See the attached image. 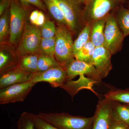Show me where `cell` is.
Listing matches in <instances>:
<instances>
[{"instance_id":"21","label":"cell","mask_w":129,"mask_h":129,"mask_svg":"<svg viewBox=\"0 0 129 129\" xmlns=\"http://www.w3.org/2000/svg\"><path fill=\"white\" fill-rule=\"evenodd\" d=\"M95 48V47L90 40L85 45L74 55L75 58L79 61L91 63L92 56Z\"/></svg>"},{"instance_id":"34","label":"cell","mask_w":129,"mask_h":129,"mask_svg":"<svg viewBox=\"0 0 129 129\" xmlns=\"http://www.w3.org/2000/svg\"><path fill=\"white\" fill-rule=\"evenodd\" d=\"M1 1H4V0H0Z\"/></svg>"},{"instance_id":"20","label":"cell","mask_w":129,"mask_h":129,"mask_svg":"<svg viewBox=\"0 0 129 129\" xmlns=\"http://www.w3.org/2000/svg\"><path fill=\"white\" fill-rule=\"evenodd\" d=\"M60 65L55 57L39 53L37 72H44Z\"/></svg>"},{"instance_id":"32","label":"cell","mask_w":129,"mask_h":129,"mask_svg":"<svg viewBox=\"0 0 129 129\" xmlns=\"http://www.w3.org/2000/svg\"><path fill=\"white\" fill-rule=\"evenodd\" d=\"M45 17L42 12L40 11L39 16L35 23V25L36 26L41 27L46 22Z\"/></svg>"},{"instance_id":"15","label":"cell","mask_w":129,"mask_h":129,"mask_svg":"<svg viewBox=\"0 0 129 129\" xmlns=\"http://www.w3.org/2000/svg\"><path fill=\"white\" fill-rule=\"evenodd\" d=\"M39 54H29L19 57L17 64L22 69L28 73H35L37 72Z\"/></svg>"},{"instance_id":"19","label":"cell","mask_w":129,"mask_h":129,"mask_svg":"<svg viewBox=\"0 0 129 129\" xmlns=\"http://www.w3.org/2000/svg\"><path fill=\"white\" fill-rule=\"evenodd\" d=\"M112 104L114 113L129 127V104L112 101Z\"/></svg>"},{"instance_id":"17","label":"cell","mask_w":129,"mask_h":129,"mask_svg":"<svg viewBox=\"0 0 129 129\" xmlns=\"http://www.w3.org/2000/svg\"><path fill=\"white\" fill-rule=\"evenodd\" d=\"M115 16L125 38L129 35V9L120 6Z\"/></svg>"},{"instance_id":"27","label":"cell","mask_w":129,"mask_h":129,"mask_svg":"<svg viewBox=\"0 0 129 129\" xmlns=\"http://www.w3.org/2000/svg\"><path fill=\"white\" fill-rule=\"evenodd\" d=\"M30 115L36 129H59L42 119L37 114L30 113Z\"/></svg>"},{"instance_id":"11","label":"cell","mask_w":129,"mask_h":129,"mask_svg":"<svg viewBox=\"0 0 129 129\" xmlns=\"http://www.w3.org/2000/svg\"><path fill=\"white\" fill-rule=\"evenodd\" d=\"M112 115V101L104 96L100 98L94 115L92 129H109Z\"/></svg>"},{"instance_id":"10","label":"cell","mask_w":129,"mask_h":129,"mask_svg":"<svg viewBox=\"0 0 129 129\" xmlns=\"http://www.w3.org/2000/svg\"><path fill=\"white\" fill-rule=\"evenodd\" d=\"M68 80H72L78 75H84L95 83L102 81V78L91 63L76 60H72L66 67Z\"/></svg>"},{"instance_id":"24","label":"cell","mask_w":129,"mask_h":129,"mask_svg":"<svg viewBox=\"0 0 129 129\" xmlns=\"http://www.w3.org/2000/svg\"><path fill=\"white\" fill-rule=\"evenodd\" d=\"M9 9H8L0 18V41L2 42L9 34Z\"/></svg>"},{"instance_id":"14","label":"cell","mask_w":129,"mask_h":129,"mask_svg":"<svg viewBox=\"0 0 129 129\" xmlns=\"http://www.w3.org/2000/svg\"><path fill=\"white\" fill-rule=\"evenodd\" d=\"M106 17L95 21L91 25L90 40L95 47L104 46V27Z\"/></svg>"},{"instance_id":"31","label":"cell","mask_w":129,"mask_h":129,"mask_svg":"<svg viewBox=\"0 0 129 129\" xmlns=\"http://www.w3.org/2000/svg\"><path fill=\"white\" fill-rule=\"evenodd\" d=\"M11 0H4L0 3V15L2 16L10 6Z\"/></svg>"},{"instance_id":"33","label":"cell","mask_w":129,"mask_h":129,"mask_svg":"<svg viewBox=\"0 0 129 129\" xmlns=\"http://www.w3.org/2000/svg\"><path fill=\"white\" fill-rule=\"evenodd\" d=\"M39 12L40 11L39 10H35V11H33L30 14V17H29V20H30V22L33 25H35L38 16H39Z\"/></svg>"},{"instance_id":"28","label":"cell","mask_w":129,"mask_h":129,"mask_svg":"<svg viewBox=\"0 0 129 129\" xmlns=\"http://www.w3.org/2000/svg\"><path fill=\"white\" fill-rule=\"evenodd\" d=\"M15 62L12 60L11 57L5 52H0V70L1 73L6 70L14 66Z\"/></svg>"},{"instance_id":"12","label":"cell","mask_w":129,"mask_h":129,"mask_svg":"<svg viewBox=\"0 0 129 129\" xmlns=\"http://www.w3.org/2000/svg\"><path fill=\"white\" fill-rule=\"evenodd\" d=\"M112 55L111 52L104 46L95 48L92 56L91 63L103 79L107 76L112 69Z\"/></svg>"},{"instance_id":"2","label":"cell","mask_w":129,"mask_h":129,"mask_svg":"<svg viewBox=\"0 0 129 129\" xmlns=\"http://www.w3.org/2000/svg\"><path fill=\"white\" fill-rule=\"evenodd\" d=\"M64 13L67 27L71 32L75 33L83 28L85 24L83 11L85 0H52Z\"/></svg>"},{"instance_id":"29","label":"cell","mask_w":129,"mask_h":129,"mask_svg":"<svg viewBox=\"0 0 129 129\" xmlns=\"http://www.w3.org/2000/svg\"><path fill=\"white\" fill-rule=\"evenodd\" d=\"M109 129H129V127L117 117L113 110L112 117Z\"/></svg>"},{"instance_id":"7","label":"cell","mask_w":129,"mask_h":129,"mask_svg":"<svg viewBox=\"0 0 129 129\" xmlns=\"http://www.w3.org/2000/svg\"><path fill=\"white\" fill-rule=\"evenodd\" d=\"M42 38L40 29L38 27L26 23L17 49L18 57L39 52Z\"/></svg>"},{"instance_id":"13","label":"cell","mask_w":129,"mask_h":129,"mask_svg":"<svg viewBox=\"0 0 129 129\" xmlns=\"http://www.w3.org/2000/svg\"><path fill=\"white\" fill-rule=\"evenodd\" d=\"M32 74L22 69L17 64L1 73L0 89L29 81Z\"/></svg>"},{"instance_id":"6","label":"cell","mask_w":129,"mask_h":129,"mask_svg":"<svg viewBox=\"0 0 129 129\" xmlns=\"http://www.w3.org/2000/svg\"><path fill=\"white\" fill-rule=\"evenodd\" d=\"M9 8V42L14 44L20 40L23 33L27 13L15 0H11Z\"/></svg>"},{"instance_id":"25","label":"cell","mask_w":129,"mask_h":129,"mask_svg":"<svg viewBox=\"0 0 129 129\" xmlns=\"http://www.w3.org/2000/svg\"><path fill=\"white\" fill-rule=\"evenodd\" d=\"M17 129H36L32 119L30 113L24 112L18 120Z\"/></svg>"},{"instance_id":"5","label":"cell","mask_w":129,"mask_h":129,"mask_svg":"<svg viewBox=\"0 0 129 129\" xmlns=\"http://www.w3.org/2000/svg\"><path fill=\"white\" fill-rule=\"evenodd\" d=\"M104 37V46L112 55L121 50L124 37L113 13H110L106 17Z\"/></svg>"},{"instance_id":"18","label":"cell","mask_w":129,"mask_h":129,"mask_svg":"<svg viewBox=\"0 0 129 129\" xmlns=\"http://www.w3.org/2000/svg\"><path fill=\"white\" fill-rule=\"evenodd\" d=\"M91 29V26L88 24H86L81 30L77 39L74 42V56L89 40Z\"/></svg>"},{"instance_id":"8","label":"cell","mask_w":129,"mask_h":129,"mask_svg":"<svg viewBox=\"0 0 129 129\" xmlns=\"http://www.w3.org/2000/svg\"><path fill=\"white\" fill-rule=\"evenodd\" d=\"M36 84L30 81L15 84L0 90V104L2 105L23 102Z\"/></svg>"},{"instance_id":"16","label":"cell","mask_w":129,"mask_h":129,"mask_svg":"<svg viewBox=\"0 0 129 129\" xmlns=\"http://www.w3.org/2000/svg\"><path fill=\"white\" fill-rule=\"evenodd\" d=\"M104 96L109 101L129 104V88H111Z\"/></svg>"},{"instance_id":"23","label":"cell","mask_w":129,"mask_h":129,"mask_svg":"<svg viewBox=\"0 0 129 129\" xmlns=\"http://www.w3.org/2000/svg\"><path fill=\"white\" fill-rule=\"evenodd\" d=\"M55 37L49 39L42 38L39 48L40 54L54 56Z\"/></svg>"},{"instance_id":"9","label":"cell","mask_w":129,"mask_h":129,"mask_svg":"<svg viewBox=\"0 0 129 129\" xmlns=\"http://www.w3.org/2000/svg\"><path fill=\"white\" fill-rule=\"evenodd\" d=\"M68 80L65 68L60 65L46 71L32 74L29 81L35 84L39 82H47L53 88H61Z\"/></svg>"},{"instance_id":"26","label":"cell","mask_w":129,"mask_h":129,"mask_svg":"<svg viewBox=\"0 0 129 129\" xmlns=\"http://www.w3.org/2000/svg\"><path fill=\"white\" fill-rule=\"evenodd\" d=\"M40 29L42 38L49 39L55 36L56 28L53 21L49 20L46 21Z\"/></svg>"},{"instance_id":"30","label":"cell","mask_w":129,"mask_h":129,"mask_svg":"<svg viewBox=\"0 0 129 129\" xmlns=\"http://www.w3.org/2000/svg\"><path fill=\"white\" fill-rule=\"evenodd\" d=\"M24 5H32L38 8L45 11V6L41 0H18Z\"/></svg>"},{"instance_id":"4","label":"cell","mask_w":129,"mask_h":129,"mask_svg":"<svg viewBox=\"0 0 129 129\" xmlns=\"http://www.w3.org/2000/svg\"><path fill=\"white\" fill-rule=\"evenodd\" d=\"M71 32L68 27L64 25L56 27L54 57L64 68L75 58L74 42Z\"/></svg>"},{"instance_id":"3","label":"cell","mask_w":129,"mask_h":129,"mask_svg":"<svg viewBox=\"0 0 129 129\" xmlns=\"http://www.w3.org/2000/svg\"><path fill=\"white\" fill-rule=\"evenodd\" d=\"M124 1V0H85L83 11L85 24L91 25L95 21L106 17Z\"/></svg>"},{"instance_id":"1","label":"cell","mask_w":129,"mask_h":129,"mask_svg":"<svg viewBox=\"0 0 129 129\" xmlns=\"http://www.w3.org/2000/svg\"><path fill=\"white\" fill-rule=\"evenodd\" d=\"M37 115L59 129H92L94 120V116L85 117L66 113L40 112Z\"/></svg>"},{"instance_id":"22","label":"cell","mask_w":129,"mask_h":129,"mask_svg":"<svg viewBox=\"0 0 129 129\" xmlns=\"http://www.w3.org/2000/svg\"><path fill=\"white\" fill-rule=\"evenodd\" d=\"M44 2L51 16L61 24L67 27L64 13L61 9L52 0H44Z\"/></svg>"}]
</instances>
